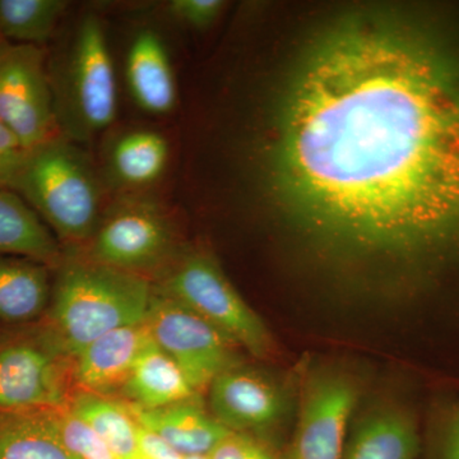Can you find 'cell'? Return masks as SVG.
I'll use <instances>...</instances> for the list:
<instances>
[{
    "instance_id": "obj_1",
    "label": "cell",
    "mask_w": 459,
    "mask_h": 459,
    "mask_svg": "<svg viewBox=\"0 0 459 459\" xmlns=\"http://www.w3.org/2000/svg\"><path fill=\"white\" fill-rule=\"evenodd\" d=\"M296 230L343 264L422 277L459 258V48L403 16L355 14L310 44L270 148Z\"/></svg>"
},
{
    "instance_id": "obj_2",
    "label": "cell",
    "mask_w": 459,
    "mask_h": 459,
    "mask_svg": "<svg viewBox=\"0 0 459 459\" xmlns=\"http://www.w3.org/2000/svg\"><path fill=\"white\" fill-rule=\"evenodd\" d=\"M152 298L140 273L96 262L68 265L56 287L51 334L60 350L75 358L108 332L146 322Z\"/></svg>"
},
{
    "instance_id": "obj_3",
    "label": "cell",
    "mask_w": 459,
    "mask_h": 459,
    "mask_svg": "<svg viewBox=\"0 0 459 459\" xmlns=\"http://www.w3.org/2000/svg\"><path fill=\"white\" fill-rule=\"evenodd\" d=\"M12 190L66 241H82L96 228L95 181L81 156L57 138L27 151Z\"/></svg>"
},
{
    "instance_id": "obj_4",
    "label": "cell",
    "mask_w": 459,
    "mask_h": 459,
    "mask_svg": "<svg viewBox=\"0 0 459 459\" xmlns=\"http://www.w3.org/2000/svg\"><path fill=\"white\" fill-rule=\"evenodd\" d=\"M168 294L255 358L273 355L274 341L264 322L208 256L190 255L181 263L168 281Z\"/></svg>"
},
{
    "instance_id": "obj_5",
    "label": "cell",
    "mask_w": 459,
    "mask_h": 459,
    "mask_svg": "<svg viewBox=\"0 0 459 459\" xmlns=\"http://www.w3.org/2000/svg\"><path fill=\"white\" fill-rule=\"evenodd\" d=\"M146 323L153 342L177 362L197 394L238 365L237 344L169 294L153 295Z\"/></svg>"
},
{
    "instance_id": "obj_6",
    "label": "cell",
    "mask_w": 459,
    "mask_h": 459,
    "mask_svg": "<svg viewBox=\"0 0 459 459\" xmlns=\"http://www.w3.org/2000/svg\"><path fill=\"white\" fill-rule=\"evenodd\" d=\"M0 122L27 151L56 138V108L40 47L0 38Z\"/></svg>"
},
{
    "instance_id": "obj_7",
    "label": "cell",
    "mask_w": 459,
    "mask_h": 459,
    "mask_svg": "<svg viewBox=\"0 0 459 459\" xmlns=\"http://www.w3.org/2000/svg\"><path fill=\"white\" fill-rule=\"evenodd\" d=\"M56 338L25 333L0 341V412L68 407Z\"/></svg>"
},
{
    "instance_id": "obj_8",
    "label": "cell",
    "mask_w": 459,
    "mask_h": 459,
    "mask_svg": "<svg viewBox=\"0 0 459 459\" xmlns=\"http://www.w3.org/2000/svg\"><path fill=\"white\" fill-rule=\"evenodd\" d=\"M360 391L352 377L314 371L305 382L292 459H342L347 429Z\"/></svg>"
},
{
    "instance_id": "obj_9",
    "label": "cell",
    "mask_w": 459,
    "mask_h": 459,
    "mask_svg": "<svg viewBox=\"0 0 459 459\" xmlns=\"http://www.w3.org/2000/svg\"><path fill=\"white\" fill-rule=\"evenodd\" d=\"M75 117L84 129L100 132L117 117V78L104 29L98 18H84L75 35L66 87Z\"/></svg>"
},
{
    "instance_id": "obj_10",
    "label": "cell",
    "mask_w": 459,
    "mask_h": 459,
    "mask_svg": "<svg viewBox=\"0 0 459 459\" xmlns=\"http://www.w3.org/2000/svg\"><path fill=\"white\" fill-rule=\"evenodd\" d=\"M208 391L213 418L237 433L273 428L289 411V398L282 386L238 364L222 371Z\"/></svg>"
},
{
    "instance_id": "obj_11",
    "label": "cell",
    "mask_w": 459,
    "mask_h": 459,
    "mask_svg": "<svg viewBox=\"0 0 459 459\" xmlns=\"http://www.w3.org/2000/svg\"><path fill=\"white\" fill-rule=\"evenodd\" d=\"M170 246L165 222L151 211L133 208L115 214L96 235V263L133 272L151 267Z\"/></svg>"
},
{
    "instance_id": "obj_12",
    "label": "cell",
    "mask_w": 459,
    "mask_h": 459,
    "mask_svg": "<svg viewBox=\"0 0 459 459\" xmlns=\"http://www.w3.org/2000/svg\"><path fill=\"white\" fill-rule=\"evenodd\" d=\"M152 340L146 322L115 329L75 356L74 376L90 394L124 385L144 347Z\"/></svg>"
},
{
    "instance_id": "obj_13",
    "label": "cell",
    "mask_w": 459,
    "mask_h": 459,
    "mask_svg": "<svg viewBox=\"0 0 459 459\" xmlns=\"http://www.w3.org/2000/svg\"><path fill=\"white\" fill-rule=\"evenodd\" d=\"M129 411L142 428L157 435L180 455H208L217 443L230 433L195 400L180 402L161 409H142L128 403Z\"/></svg>"
},
{
    "instance_id": "obj_14",
    "label": "cell",
    "mask_w": 459,
    "mask_h": 459,
    "mask_svg": "<svg viewBox=\"0 0 459 459\" xmlns=\"http://www.w3.org/2000/svg\"><path fill=\"white\" fill-rule=\"evenodd\" d=\"M126 82L138 107L150 114L170 113L177 104V82L164 42L153 31L135 36L126 56Z\"/></svg>"
},
{
    "instance_id": "obj_15",
    "label": "cell",
    "mask_w": 459,
    "mask_h": 459,
    "mask_svg": "<svg viewBox=\"0 0 459 459\" xmlns=\"http://www.w3.org/2000/svg\"><path fill=\"white\" fill-rule=\"evenodd\" d=\"M419 451L418 428L409 413L383 407L359 422L342 459H418Z\"/></svg>"
},
{
    "instance_id": "obj_16",
    "label": "cell",
    "mask_w": 459,
    "mask_h": 459,
    "mask_svg": "<svg viewBox=\"0 0 459 459\" xmlns=\"http://www.w3.org/2000/svg\"><path fill=\"white\" fill-rule=\"evenodd\" d=\"M129 403L142 409H161L197 398L183 371L153 340L148 342L124 383Z\"/></svg>"
},
{
    "instance_id": "obj_17",
    "label": "cell",
    "mask_w": 459,
    "mask_h": 459,
    "mask_svg": "<svg viewBox=\"0 0 459 459\" xmlns=\"http://www.w3.org/2000/svg\"><path fill=\"white\" fill-rule=\"evenodd\" d=\"M0 255L53 267L60 262L56 238L40 216L13 190L0 189Z\"/></svg>"
},
{
    "instance_id": "obj_18",
    "label": "cell",
    "mask_w": 459,
    "mask_h": 459,
    "mask_svg": "<svg viewBox=\"0 0 459 459\" xmlns=\"http://www.w3.org/2000/svg\"><path fill=\"white\" fill-rule=\"evenodd\" d=\"M49 267L17 256L0 255V319L38 318L49 301Z\"/></svg>"
},
{
    "instance_id": "obj_19",
    "label": "cell",
    "mask_w": 459,
    "mask_h": 459,
    "mask_svg": "<svg viewBox=\"0 0 459 459\" xmlns=\"http://www.w3.org/2000/svg\"><path fill=\"white\" fill-rule=\"evenodd\" d=\"M0 459H77L60 440L51 411L0 412Z\"/></svg>"
},
{
    "instance_id": "obj_20",
    "label": "cell",
    "mask_w": 459,
    "mask_h": 459,
    "mask_svg": "<svg viewBox=\"0 0 459 459\" xmlns=\"http://www.w3.org/2000/svg\"><path fill=\"white\" fill-rule=\"evenodd\" d=\"M69 410L104 440L115 458L140 459V425L126 404L84 392L72 401Z\"/></svg>"
},
{
    "instance_id": "obj_21",
    "label": "cell",
    "mask_w": 459,
    "mask_h": 459,
    "mask_svg": "<svg viewBox=\"0 0 459 459\" xmlns=\"http://www.w3.org/2000/svg\"><path fill=\"white\" fill-rule=\"evenodd\" d=\"M66 8L63 0H0V38L40 47L50 40Z\"/></svg>"
},
{
    "instance_id": "obj_22",
    "label": "cell",
    "mask_w": 459,
    "mask_h": 459,
    "mask_svg": "<svg viewBox=\"0 0 459 459\" xmlns=\"http://www.w3.org/2000/svg\"><path fill=\"white\" fill-rule=\"evenodd\" d=\"M168 142L153 132H134L115 144L113 166L117 177L132 186L152 183L164 172Z\"/></svg>"
},
{
    "instance_id": "obj_23",
    "label": "cell",
    "mask_w": 459,
    "mask_h": 459,
    "mask_svg": "<svg viewBox=\"0 0 459 459\" xmlns=\"http://www.w3.org/2000/svg\"><path fill=\"white\" fill-rule=\"evenodd\" d=\"M54 425L66 451L77 459H117L104 440L68 407L51 411Z\"/></svg>"
},
{
    "instance_id": "obj_24",
    "label": "cell",
    "mask_w": 459,
    "mask_h": 459,
    "mask_svg": "<svg viewBox=\"0 0 459 459\" xmlns=\"http://www.w3.org/2000/svg\"><path fill=\"white\" fill-rule=\"evenodd\" d=\"M208 459H276L261 443L256 442L246 433L230 431L222 437L212 451L208 453Z\"/></svg>"
},
{
    "instance_id": "obj_25",
    "label": "cell",
    "mask_w": 459,
    "mask_h": 459,
    "mask_svg": "<svg viewBox=\"0 0 459 459\" xmlns=\"http://www.w3.org/2000/svg\"><path fill=\"white\" fill-rule=\"evenodd\" d=\"M222 8L221 0H174L170 3L172 16L198 30L212 25Z\"/></svg>"
},
{
    "instance_id": "obj_26",
    "label": "cell",
    "mask_w": 459,
    "mask_h": 459,
    "mask_svg": "<svg viewBox=\"0 0 459 459\" xmlns=\"http://www.w3.org/2000/svg\"><path fill=\"white\" fill-rule=\"evenodd\" d=\"M26 155L16 135L0 122V189L12 190Z\"/></svg>"
},
{
    "instance_id": "obj_27",
    "label": "cell",
    "mask_w": 459,
    "mask_h": 459,
    "mask_svg": "<svg viewBox=\"0 0 459 459\" xmlns=\"http://www.w3.org/2000/svg\"><path fill=\"white\" fill-rule=\"evenodd\" d=\"M433 459H459V406L444 424Z\"/></svg>"
},
{
    "instance_id": "obj_28",
    "label": "cell",
    "mask_w": 459,
    "mask_h": 459,
    "mask_svg": "<svg viewBox=\"0 0 459 459\" xmlns=\"http://www.w3.org/2000/svg\"><path fill=\"white\" fill-rule=\"evenodd\" d=\"M138 443H140V459H186L174 451L157 435L146 429H138Z\"/></svg>"
},
{
    "instance_id": "obj_29",
    "label": "cell",
    "mask_w": 459,
    "mask_h": 459,
    "mask_svg": "<svg viewBox=\"0 0 459 459\" xmlns=\"http://www.w3.org/2000/svg\"><path fill=\"white\" fill-rule=\"evenodd\" d=\"M186 459H208L207 455H195V457H186Z\"/></svg>"
}]
</instances>
